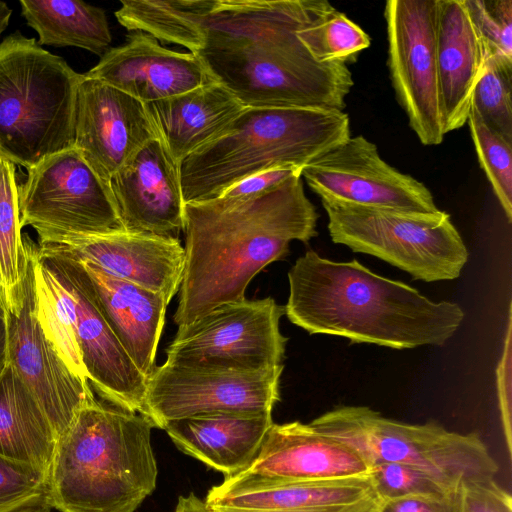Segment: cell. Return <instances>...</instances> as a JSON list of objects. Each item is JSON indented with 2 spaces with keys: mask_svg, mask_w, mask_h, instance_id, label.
<instances>
[{
  "mask_svg": "<svg viewBox=\"0 0 512 512\" xmlns=\"http://www.w3.org/2000/svg\"><path fill=\"white\" fill-rule=\"evenodd\" d=\"M497 379L501 421L507 450L511 455V309H509V322L503 355L497 368Z\"/></svg>",
  "mask_w": 512,
  "mask_h": 512,
  "instance_id": "ab89813d",
  "label": "cell"
},
{
  "mask_svg": "<svg viewBox=\"0 0 512 512\" xmlns=\"http://www.w3.org/2000/svg\"><path fill=\"white\" fill-rule=\"evenodd\" d=\"M83 74L16 32L0 42V155L27 170L73 148Z\"/></svg>",
  "mask_w": 512,
  "mask_h": 512,
  "instance_id": "8992f818",
  "label": "cell"
},
{
  "mask_svg": "<svg viewBox=\"0 0 512 512\" xmlns=\"http://www.w3.org/2000/svg\"><path fill=\"white\" fill-rule=\"evenodd\" d=\"M287 318L309 334L392 349L442 346L465 318L455 302H434L417 289L374 273L356 259L332 261L313 250L288 272Z\"/></svg>",
  "mask_w": 512,
  "mask_h": 512,
  "instance_id": "3957f363",
  "label": "cell"
},
{
  "mask_svg": "<svg viewBox=\"0 0 512 512\" xmlns=\"http://www.w3.org/2000/svg\"><path fill=\"white\" fill-rule=\"evenodd\" d=\"M0 158H1V155H0Z\"/></svg>",
  "mask_w": 512,
  "mask_h": 512,
  "instance_id": "7dc6e473",
  "label": "cell"
},
{
  "mask_svg": "<svg viewBox=\"0 0 512 512\" xmlns=\"http://www.w3.org/2000/svg\"><path fill=\"white\" fill-rule=\"evenodd\" d=\"M370 466L348 445L299 421L272 424L243 471L280 481L306 482L363 476Z\"/></svg>",
  "mask_w": 512,
  "mask_h": 512,
  "instance_id": "7402d4cb",
  "label": "cell"
},
{
  "mask_svg": "<svg viewBox=\"0 0 512 512\" xmlns=\"http://www.w3.org/2000/svg\"><path fill=\"white\" fill-rule=\"evenodd\" d=\"M284 307L271 297L221 304L178 327L166 349L171 364L234 371L283 365L287 338L279 323Z\"/></svg>",
  "mask_w": 512,
  "mask_h": 512,
  "instance_id": "9c48e42d",
  "label": "cell"
},
{
  "mask_svg": "<svg viewBox=\"0 0 512 512\" xmlns=\"http://www.w3.org/2000/svg\"><path fill=\"white\" fill-rule=\"evenodd\" d=\"M40 251L56 255L69 265L135 366L148 377L155 367L165 324L168 302L164 296L117 278L89 261Z\"/></svg>",
  "mask_w": 512,
  "mask_h": 512,
  "instance_id": "ffe728a7",
  "label": "cell"
},
{
  "mask_svg": "<svg viewBox=\"0 0 512 512\" xmlns=\"http://www.w3.org/2000/svg\"><path fill=\"white\" fill-rule=\"evenodd\" d=\"M108 186L125 230L176 237L184 229L179 164L160 138L139 149Z\"/></svg>",
  "mask_w": 512,
  "mask_h": 512,
  "instance_id": "ac0fdd59",
  "label": "cell"
},
{
  "mask_svg": "<svg viewBox=\"0 0 512 512\" xmlns=\"http://www.w3.org/2000/svg\"><path fill=\"white\" fill-rule=\"evenodd\" d=\"M302 169L294 166L274 167L249 176L226 189L219 197L241 199L269 191L291 177L301 174Z\"/></svg>",
  "mask_w": 512,
  "mask_h": 512,
  "instance_id": "f35d334b",
  "label": "cell"
},
{
  "mask_svg": "<svg viewBox=\"0 0 512 512\" xmlns=\"http://www.w3.org/2000/svg\"><path fill=\"white\" fill-rule=\"evenodd\" d=\"M11 14V8L5 2L0 1V36L9 25Z\"/></svg>",
  "mask_w": 512,
  "mask_h": 512,
  "instance_id": "7bdbcfd3",
  "label": "cell"
},
{
  "mask_svg": "<svg viewBox=\"0 0 512 512\" xmlns=\"http://www.w3.org/2000/svg\"><path fill=\"white\" fill-rule=\"evenodd\" d=\"M440 0H388V67L396 98L424 145L441 144L444 120L437 63Z\"/></svg>",
  "mask_w": 512,
  "mask_h": 512,
  "instance_id": "7c38bea8",
  "label": "cell"
},
{
  "mask_svg": "<svg viewBox=\"0 0 512 512\" xmlns=\"http://www.w3.org/2000/svg\"><path fill=\"white\" fill-rule=\"evenodd\" d=\"M57 442L39 402L8 364L0 377V455L48 476Z\"/></svg>",
  "mask_w": 512,
  "mask_h": 512,
  "instance_id": "484cf974",
  "label": "cell"
},
{
  "mask_svg": "<svg viewBox=\"0 0 512 512\" xmlns=\"http://www.w3.org/2000/svg\"><path fill=\"white\" fill-rule=\"evenodd\" d=\"M8 366V332L6 311L3 301H0V377Z\"/></svg>",
  "mask_w": 512,
  "mask_h": 512,
  "instance_id": "60d3db41",
  "label": "cell"
},
{
  "mask_svg": "<svg viewBox=\"0 0 512 512\" xmlns=\"http://www.w3.org/2000/svg\"><path fill=\"white\" fill-rule=\"evenodd\" d=\"M272 424V412H214L172 420L163 430L179 450L229 477L253 462Z\"/></svg>",
  "mask_w": 512,
  "mask_h": 512,
  "instance_id": "603a6c76",
  "label": "cell"
},
{
  "mask_svg": "<svg viewBox=\"0 0 512 512\" xmlns=\"http://www.w3.org/2000/svg\"><path fill=\"white\" fill-rule=\"evenodd\" d=\"M215 0H123L115 12L129 31L147 32L196 54L203 45L204 26Z\"/></svg>",
  "mask_w": 512,
  "mask_h": 512,
  "instance_id": "83f0119b",
  "label": "cell"
},
{
  "mask_svg": "<svg viewBox=\"0 0 512 512\" xmlns=\"http://www.w3.org/2000/svg\"><path fill=\"white\" fill-rule=\"evenodd\" d=\"M208 508L286 512H379L369 476L289 482L240 472L207 493Z\"/></svg>",
  "mask_w": 512,
  "mask_h": 512,
  "instance_id": "e0dca14e",
  "label": "cell"
},
{
  "mask_svg": "<svg viewBox=\"0 0 512 512\" xmlns=\"http://www.w3.org/2000/svg\"><path fill=\"white\" fill-rule=\"evenodd\" d=\"M210 512H286L275 510H248V509H231V508H209Z\"/></svg>",
  "mask_w": 512,
  "mask_h": 512,
  "instance_id": "f6af8a7d",
  "label": "cell"
},
{
  "mask_svg": "<svg viewBox=\"0 0 512 512\" xmlns=\"http://www.w3.org/2000/svg\"><path fill=\"white\" fill-rule=\"evenodd\" d=\"M460 493V512H512L510 493L494 479L467 482Z\"/></svg>",
  "mask_w": 512,
  "mask_h": 512,
  "instance_id": "8d00e7d4",
  "label": "cell"
},
{
  "mask_svg": "<svg viewBox=\"0 0 512 512\" xmlns=\"http://www.w3.org/2000/svg\"><path fill=\"white\" fill-rule=\"evenodd\" d=\"M512 60L487 53L471 107L492 130L512 143Z\"/></svg>",
  "mask_w": 512,
  "mask_h": 512,
  "instance_id": "1f68e13d",
  "label": "cell"
},
{
  "mask_svg": "<svg viewBox=\"0 0 512 512\" xmlns=\"http://www.w3.org/2000/svg\"><path fill=\"white\" fill-rule=\"evenodd\" d=\"M479 164L508 222L512 221V143L487 126L474 108L467 119Z\"/></svg>",
  "mask_w": 512,
  "mask_h": 512,
  "instance_id": "d6a6232c",
  "label": "cell"
},
{
  "mask_svg": "<svg viewBox=\"0 0 512 512\" xmlns=\"http://www.w3.org/2000/svg\"><path fill=\"white\" fill-rule=\"evenodd\" d=\"M20 226H32L39 242L122 230L111 190L73 147L28 170L18 187Z\"/></svg>",
  "mask_w": 512,
  "mask_h": 512,
  "instance_id": "30bf717a",
  "label": "cell"
},
{
  "mask_svg": "<svg viewBox=\"0 0 512 512\" xmlns=\"http://www.w3.org/2000/svg\"><path fill=\"white\" fill-rule=\"evenodd\" d=\"M301 176L322 203L422 213L440 210L424 183L389 165L362 135L350 136L305 166Z\"/></svg>",
  "mask_w": 512,
  "mask_h": 512,
  "instance_id": "5bb4252c",
  "label": "cell"
},
{
  "mask_svg": "<svg viewBox=\"0 0 512 512\" xmlns=\"http://www.w3.org/2000/svg\"><path fill=\"white\" fill-rule=\"evenodd\" d=\"M39 249L89 261L103 271L172 300L182 281L185 252L177 237L125 229L68 235L39 242Z\"/></svg>",
  "mask_w": 512,
  "mask_h": 512,
  "instance_id": "2e32d148",
  "label": "cell"
},
{
  "mask_svg": "<svg viewBox=\"0 0 512 512\" xmlns=\"http://www.w3.org/2000/svg\"><path fill=\"white\" fill-rule=\"evenodd\" d=\"M297 35L319 62H352L371 44L369 35L333 6L316 15Z\"/></svg>",
  "mask_w": 512,
  "mask_h": 512,
  "instance_id": "f546056e",
  "label": "cell"
},
{
  "mask_svg": "<svg viewBox=\"0 0 512 512\" xmlns=\"http://www.w3.org/2000/svg\"><path fill=\"white\" fill-rule=\"evenodd\" d=\"M336 244L377 257L425 282L453 280L467 247L445 211L435 213L322 203Z\"/></svg>",
  "mask_w": 512,
  "mask_h": 512,
  "instance_id": "ba28073f",
  "label": "cell"
},
{
  "mask_svg": "<svg viewBox=\"0 0 512 512\" xmlns=\"http://www.w3.org/2000/svg\"><path fill=\"white\" fill-rule=\"evenodd\" d=\"M486 52L512 60V0H464Z\"/></svg>",
  "mask_w": 512,
  "mask_h": 512,
  "instance_id": "e575fe53",
  "label": "cell"
},
{
  "mask_svg": "<svg viewBox=\"0 0 512 512\" xmlns=\"http://www.w3.org/2000/svg\"><path fill=\"white\" fill-rule=\"evenodd\" d=\"M2 300V289H1V285H0V301Z\"/></svg>",
  "mask_w": 512,
  "mask_h": 512,
  "instance_id": "bcb514c9",
  "label": "cell"
},
{
  "mask_svg": "<svg viewBox=\"0 0 512 512\" xmlns=\"http://www.w3.org/2000/svg\"><path fill=\"white\" fill-rule=\"evenodd\" d=\"M39 45L77 47L103 56L112 41L105 11L79 0H21Z\"/></svg>",
  "mask_w": 512,
  "mask_h": 512,
  "instance_id": "4316f807",
  "label": "cell"
},
{
  "mask_svg": "<svg viewBox=\"0 0 512 512\" xmlns=\"http://www.w3.org/2000/svg\"><path fill=\"white\" fill-rule=\"evenodd\" d=\"M39 252L69 282L75 299L78 348L92 390L108 403L145 416L148 377L135 366L69 265L56 255Z\"/></svg>",
  "mask_w": 512,
  "mask_h": 512,
  "instance_id": "44dd1931",
  "label": "cell"
},
{
  "mask_svg": "<svg viewBox=\"0 0 512 512\" xmlns=\"http://www.w3.org/2000/svg\"><path fill=\"white\" fill-rule=\"evenodd\" d=\"M317 220L301 174L252 197L186 203L175 324L189 325L221 304L245 299L250 281L284 258L292 241L308 243L317 235Z\"/></svg>",
  "mask_w": 512,
  "mask_h": 512,
  "instance_id": "7a4b0ae2",
  "label": "cell"
},
{
  "mask_svg": "<svg viewBox=\"0 0 512 512\" xmlns=\"http://www.w3.org/2000/svg\"><path fill=\"white\" fill-rule=\"evenodd\" d=\"M156 138L159 136L143 102L83 74L77 92L73 147L106 184Z\"/></svg>",
  "mask_w": 512,
  "mask_h": 512,
  "instance_id": "9a60e30c",
  "label": "cell"
},
{
  "mask_svg": "<svg viewBox=\"0 0 512 512\" xmlns=\"http://www.w3.org/2000/svg\"><path fill=\"white\" fill-rule=\"evenodd\" d=\"M47 475L40 470L0 455V512L46 501Z\"/></svg>",
  "mask_w": 512,
  "mask_h": 512,
  "instance_id": "d590c367",
  "label": "cell"
},
{
  "mask_svg": "<svg viewBox=\"0 0 512 512\" xmlns=\"http://www.w3.org/2000/svg\"><path fill=\"white\" fill-rule=\"evenodd\" d=\"M368 474L381 501L406 496L442 495L461 488L406 464L373 465Z\"/></svg>",
  "mask_w": 512,
  "mask_h": 512,
  "instance_id": "836d02e7",
  "label": "cell"
},
{
  "mask_svg": "<svg viewBox=\"0 0 512 512\" xmlns=\"http://www.w3.org/2000/svg\"><path fill=\"white\" fill-rule=\"evenodd\" d=\"M174 512H210L205 501L193 493L188 496H180Z\"/></svg>",
  "mask_w": 512,
  "mask_h": 512,
  "instance_id": "b9f144b4",
  "label": "cell"
},
{
  "mask_svg": "<svg viewBox=\"0 0 512 512\" xmlns=\"http://www.w3.org/2000/svg\"><path fill=\"white\" fill-rule=\"evenodd\" d=\"M354 449L371 467L415 466L453 486L494 479L499 467L478 434H461L435 422L408 424L366 406H340L309 423Z\"/></svg>",
  "mask_w": 512,
  "mask_h": 512,
  "instance_id": "52a82bcc",
  "label": "cell"
},
{
  "mask_svg": "<svg viewBox=\"0 0 512 512\" xmlns=\"http://www.w3.org/2000/svg\"><path fill=\"white\" fill-rule=\"evenodd\" d=\"M37 317L41 328L68 368L88 382L76 338L75 299L64 274L47 257L34 252Z\"/></svg>",
  "mask_w": 512,
  "mask_h": 512,
  "instance_id": "f1b7e54d",
  "label": "cell"
},
{
  "mask_svg": "<svg viewBox=\"0 0 512 512\" xmlns=\"http://www.w3.org/2000/svg\"><path fill=\"white\" fill-rule=\"evenodd\" d=\"M84 76L144 104L215 82L198 55L167 49L140 31L128 34L126 43L108 49Z\"/></svg>",
  "mask_w": 512,
  "mask_h": 512,
  "instance_id": "d6986e66",
  "label": "cell"
},
{
  "mask_svg": "<svg viewBox=\"0 0 512 512\" xmlns=\"http://www.w3.org/2000/svg\"><path fill=\"white\" fill-rule=\"evenodd\" d=\"M25 251L21 234L15 165L0 158V285L2 294L21 278Z\"/></svg>",
  "mask_w": 512,
  "mask_h": 512,
  "instance_id": "4dcf8cb0",
  "label": "cell"
},
{
  "mask_svg": "<svg viewBox=\"0 0 512 512\" xmlns=\"http://www.w3.org/2000/svg\"><path fill=\"white\" fill-rule=\"evenodd\" d=\"M486 57V46L464 0H440L437 63L446 134L467 123Z\"/></svg>",
  "mask_w": 512,
  "mask_h": 512,
  "instance_id": "cb8c5ba5",
  "label": "cell"
},
{
  "mask_svg": "<svg viewBox=\"0 0 512 512\" xmlns=\"http://www.w3.org/2000/svg\"><path fill=\"white\" fill-rule=\"evenodd\" d=\"M284 365L259 371L164 362L148 376L145 416L163 429L172 420L214 412L267 413L280 400Z\"/></svg>",
  "mask_w": 512,
  "mask_h": 512,
  "instance_id": "4fadbf2b",
  "label": "cell"
},
{
  "mask_svg": "<svg viewBox=\"0 0 512 512\" xmlns=\"http://www.w3.org/2000/svg\"><path fill=\"white\" fill-rule=\"evenodd\" d=\"M153 427L140 413L88 401L56 444L46 503L61 512H135L156 488Z\"/></svg>",
  "mask_w": 512,
  "mask_h": 512,
  "instance_id": "277c9868",
  "label": "cell"
},
{
  "mask_svg": "<svg viewBox=\"0 0 512 512\" xmlns=\"http://www.w3.org/2000/svg\"><path fill=\"white\" fill-rule=\"evenodd\" d=\"M350 136L349 116L341 110L245 108L223 134L180 163L184 203L215 199L270 168L303 169Z\"/></svg>",
  "mask_w": 512,
  "mask_h": 512,
  "instance_id": "5b68a950",
  "label": "cell"
},
{
  "mask_svg": "<svg viewBox=\"0 0 512 512\" xmlns=\"http://www.w3.org/2000/svg\"><path fill=\"white\" fill-rule=\"evenodd\" d=\"M460 489L442 495L406 496L383 500L379 512H460Z\"/></svg>",
  "mask_w": 512,
  "mask_h": 512,
  "instance_id": "74e56055",
  "label": "cell"
},
{
  "mask_svg": "<svg viewBox=\"0 0 512 512\" xmlns=\"http://www.w3.org/2000/svg\"><path fill=\"white\" fill-rule=\"evenodd\" d=\"M51 509L52 508L46 503V501H39L23 506L13 512H51Z\"/></svg>",
  "mask_w": 512,
  "mask_h": 512,
  "instance_id": "ee69618b",
  "label": "cell"
},
{
  "mask_svg": "<svg viewBox=\"0 0 512 512\" xmlns=\"http://www.w3.org/2000/svg\"><path fill=\"white\" fill-rule=\"evenodd\" d=\"M325 0H215L196 53L212 78L246 108L344 111L354 82L342 62H319L298 31Z\"/></svg>",
  "mask_w": 512,
  "mask_h": 512,
  "instance_id": "6da1fadb",
  "label": "cell"
},
{
  "mask_svg": "<svg viewBox=\"0 0 512 512\" xmlns=\"http://www.w3.org/2000/svg\"><path fill=\"white\" fill-rule=\"evenodd\" d=\"M25 251L19 282L2 294L8 332V364L33 393L58 438L77 412L95 398L89 383L65 364L37 317L34 280L36 245L22 236Z\"/></svg>",
  "mask_w": 512,
  "mask_h": 512,
  "instance_id": "8fae6325",
  "label": "cell"
},
{
  "mask_svg": "<svg viewBox=\"0 0 512 512\" xmlns=\"http://www.w3.org/2000/svg\"><path fill=\"white\" fill-rule=\"evenodd\" d=\"M145 105L160 140L179 166L223 134L246 108L216 81Z\"/></svg>",
  "mask_w": 512,
  "mask_h": 512,
  "instance_id": "d4e9b609",
  "label": "cell"
}]
</instances>
